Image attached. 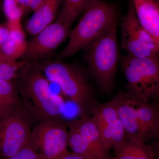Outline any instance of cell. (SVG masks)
<instances>
[{
    "label": "cell",
    "instance_id": "277c9868",
    "mask_svg": "<svg viewBox=\"0 0 159 159\" xmlns=\"http://www.w3.org/2000/svg\"><path fill=\"white\" fill-rule=\"evenodd\" d=\"M118 22L99 34L86 47V61L100 90L109 93L115 84L119 61Z\"/></svg>",
    "mask_w": 159,
    "mask_h": 159
},
{
    "label": "cell",
    "instance_id": "5bb4252c",
    "mask_svg": "<svg viewBox=\"0 0 159 159\" xmlns=\"http://www.w3.org/2000/svg\"><path fill=\"white\" fill-rule=\"evenodd\" d=\"M139 22L159 45V9L153 0H132Z\"/></svg>",
    "mask_w": 159,
    "mask_h": 159
},
{
    "label": "cell",
    "instance_id": "7402d4cb",
    "mask_svg": "<svg viewBox=\"0 0 159 159\" xmlns=\"http://www.w3.org/2000/svg\"><path fill=\"white\" fill-rule=\"evenodd\" d=\"M5 159H45L28 144L12 156Z\"/></svg>",
    "mask_w": 159,
    "mask_h": 159
},
{
    "label": "cell",
    "instance_id": "4fadbf2b",
    "mask_svg": "<svg viewBox=\"0 0 159 159\" xmlns=\"http://www.w3.org/2000/svg\"><path fill=\"white\" fill-rule=\"evenodd\" d=\"M6 26L9 35L0 48V55L11 61H17L22 57L27 48L25 34L21 21H7Z\"/></svg>",
    "mask_w": 159,
    "mask_h": 159
},
{
    "label": "cell",
    "instance_id": "d4e9b609",
    "mask_svg": "<svg viewBox=\"0 0 159 159\" xmlns=\"http://www.w3.org/2000/svg\"><path fill=\"white\" fill-rule=\"evenodd\" d=\"M9 35V31L6 25H0V43L2 45Z\"/></svg>",
    "mask_w": 159,
    "mask_h": 159
},
{
    "label": "cell",
    "instance_id": "8fae6325",
    "mask_svg": "<svg viewBox=\"0 0 159 159\" xmlns=\"http://www.w3.org/2000/svg\"><path fill=\"white\" fill-rule=\"evenodd\" d=\"M92 115L102 142L109 150L115 149L126 140L125 130L112 99L105 103H98Z\"/></svg>",
    "mask_w": 159,
    "mask_h": 159
},
{
    "label": "cell",
    "instance_id": "7a4b0ae2",
    "mask_svg": "<svg viewBox=\"0 0 159 159\" xmlns=\"http://www.w3.org/2000/svg\"><path fill=\"white\" fill-rule=\"evenodd\" d=\"M36 63L48 80L57 84L63 94L77 106L81 117L92 115L99 102L80 69L58 60Z\"/></svg>",
    "mask_w": 159,
    "mask_h": 159
},
{
    "label": "cell",
    "instance_id": "2e32d148",
    "mask_svg": "<svg viewBox=\"0 0 159 159\" xmlns=\"http://www.w3.org/2000/svg\"><path fill=\"white\" fill-rule=\"evenodd\" d=\"M132 101L144 130L146 143L159 128V111L149 102Z\"/></svg>",
    "mask_w": 159,
    "mask_h": 159
},
{
    "label": "cell",
    "instance_id": "d6986e66",
    "mask_svg": "<svg viewBox=\"0 0 159 159\" xmlns=\"http://www.w3.org/2000/svg\"><path fill=\"white\" fill-rule=\"evenodd\" d=\"M93 0H62L61 7L56 21L71 27L80 14Z\"/></svg>",
    "mask_w": 159,
    "mask_h": 159
},
{
    "label": "cell",
    "instance_id": "e0dca14e",
    "mask_svg": "<svg viewBox=\"0 0 159 159\" xmlns=\"http://www.w3.org/2000/svg\"><path fill=\"white\" fill-rule=\"evenodd\" d=\"M22 104L14 80L0 79V117L11 113Z\"/></svg>",
    "mask_w": 159,
    "mask_h": 159
},
{
    "label": "cell",
    "instance_id": "f1b7e54d",
    "mask_svg": "<svg viewBox=\"0 0 159 159\" xmlns=\"http://www.w3.org/2000/svg\"><path fill=\"white\" fill-rule=\"evenodd\" d=\"M153 1H154L157 4L159 9V0H153Z\"/></svg>",
    "mask_w": 159,
    "mask_h": 159
},
{
    "label": "cell",
    "instance_id": "44dd1931",
    "mask_svg": "<svg viewBox=\"0 0 159 159\" xmlns=\"http://www.w3.org/2000/svg\"><path fill=\"white\" fill-rule=\"evenodd\" d=\"M3 7L7 21H21L25 10L19 5L16 0H4Z\"/></svg>",
    "mask_w": 159,
    "mask_h": 159
},
{
    "label": "cell",
    "instance_id": "cb8c5ba5",
    "mask_svg": "<svg viewBox=\"0 0 159 159\" xmlns=\"http://www.w3.org/2000/svg\"><path fill=\"white\" fill-rule=\"evenodd\" d=\"M60 159H94L90 157L74 153L69 151Z\"/></svg>",
    "mask_w": 159,
    "mask_h": 159
},
{
    "label": "cell",
    "instance_id": "5b68a950",
    "mask_svg": "<svg viewBox=\"0 0 159 159\" xmlns=\"http://www.w3.org/2000/svg\"><path fill=\"white\" fill-rule=\"evenodd\" d=\"M127 95L138 102H149L159 95V61L126 55L121 58Z\"/></svg>",
    "mask_w": 159,
    "mask_h": 159
},
{
    "label": "cell",
    "instance_id": "ffe728a7",
    "mask_svg": "<svg viewBox=\"0 0 159 159\" xmlns=\"http://www.w3.org/2000/svg\"><path fill=\"white\" fill-rule=\"evenodd\" d=\"M28 63L23 60L11 61L0 55V79L14 80L20 70Z\"/></svg>",
    "mask_w": 159,
    "mask_h": 159
},
{
    "label": "cell",
    "instance_id": "30bf717a",
    "mask_svg": "<svg viewBox=\"0 0 159 159\" xmlns=\"http://www.w3.org/2000/svg\"><path fill=\"white\" fill-rule=\"evenodd\" d=\"M71 31L70 27L62 23H52L28 41L21 60L34 62L45 58L70 36Z\"/></svg>",
    "mask_w": 159,
    "mask_h": 159
},
{
    "label": "cell",
    "instance_id": "603a6c76",
    "mask_svg": "<svg viewBox=\"0 0 159 159\" xmlns=\"http://www.w3.org/2000/svg\"><path fill=\"white\" fill-rule=\"evenodd\" d=\"M148 142L155 159H159V128Z\"/></svg>",
    "mask_w": 159,
    "mask_h": 159
},
{
    "label": "cell",
    "instance_id": "83f0119b",
    "mask_svg": "<svg viewBox=\"0 0 159 159\" xmlns=\"http://www.w3.org/2000/svg\"><path fill=\"white\" fill-rule=\"evenodd\" d=\"M149 103L159 111V95L155 99L151 100Z\"/></svg>",
    "mask_w": 159,
    "mask_h": 159
},
{
    "label": "cell",
    "instance_id": "ba28073f",
    "mask_svg": "<svg viewBox=\"0 0 159 159\" xmlns=\"http://www.w3.org/2000/svg\"><path fill=\"white\" fill-rule=\"evenodd\" d=\"M68 145L71 152L94 159H113L103 144L92 117H81L67 122Z\"/></svg>",
    "mask_w": 159,
    "mask_h": 159
},
{
    "label": "cell",
    "instance_id": "484cf974",
    "mask_svg": "<svg viewBox=\"0 0 159 159\" xmlns=\"http://www.w3.org/2000/svg\"><path fill=\"white\" fill-rule=\"evenodd\" d=\"M44 1V0H32L31 4L29 6V9L34 12L39 8Z\"/></svg>",
    "mask_w": 159,
    "mask_h": 159
},
{
    "label": "cell",
    "instance_id": "7c38bea8",
    "mask_svg": "<svg viewBox=\"0 0 159 159\" xmlns=\"http://www.w3.org/2000/svg\"><path fill=\"white\" fill-rule=\"evenodd\" d=\"M112 99L116 104L118 116L125 130L126 139L145 143V134L132 99L125 92H119Z\"/></svg>",
    "mask_w": 159,
    "mask_h": 159
},
{
    "label": "cell",
    "instance_id": "f546056e",
    "mask_svg": "<svg viewBox=\"0 0 159 159\" xmlns=\"http://www.w3.org/2000/svg\"><path fill=\"white\" fill-rule=\"evenodd\" d=\"M2 44H1V43H0V48H1V47H2Z\"/></svg>",
    "mask_w": 159,
    "mask_h": 159
},
{
    "label": "cell",
    "instance_id": "6da1fadb",
    "mask_svg": "<svg viewBox=\"0 0 159 159\" xmlns=\"http://www.w3.org/2000/svg\"><path fill=\"white\" fill-rule=\"evenodd\" d=\"M22 102L31 111L35 122L61 119L66 103L52 93L50 81L35 61L28 63L14 80Z\"/></svg>",
    "mask_w": 159,
    "mask_h": 159
},
{
    "label": "cell",
    "instance_id": "4dcf8cb0",
    "mask_svg": "<svg viewBox=\"0 0 159 159\" xmlns=\"http://www.w3.org/2000/svg\"><path fill=\"white\" fill-rule=\"evenodd\" d=\"M128 1H130L131 2H132V0H128Z\"/></svg>",
    "mask_w": 159,
    "mask_h": 159
},
{
    "label": "cell",
    "instance_id": "4316f807",
    "mask_svg": "<svg viewBox=\"0 0 159 159\" xmlns=\"http://www.w3.org/2000/svg\"><path fill=\"white\" fill-rule=\"evenodd\" d=\"M19 5L26 10L29 9L32 0H16Z\"/></svg>",
    "mask_w": 159,
    "mask_h": 159
},
{
    "label": "cell",
    "instance_id": "9a60e30c",
    "mask_svg": "<svg viewBox=\"0 0 159 159\" xmlns=\"http://www.w3.org/2000/svg\"><path fill=\"white\" fill-rule=\"evenodd\" d=\"M62 0H44L26 24L29 35L34 36L53 23L57 16Z\"/></svg>",
    "mask_w": 159,
    "mask_h": 159
},
{
    "label": "cell",
    "instance_id": "52a82bcc",
    "mask_svg": "<svg viewBox=\"0 0 159 159\" xmlns=\"http://www.w3.org/2000/svg\"><path fill=\"white\" fill-rule=\"evenodd\" d=\"M68 128L62 119H50L35 122L29 145L45 159H60L69 151Z\"/></svg>",
    "mask_w": 159,
    "mask_h": 159
},
{
    "label": "cell",
    "instance_id": "ac0fdd59",
    "mask_svg": "<svg viewBox=\"0 0 159 159\" xmlns=\"http://www.w3.org/2000/svg\"><path fill=\"white\" fill-rule=\"evenodd\" d=\"M114 159H155L146 143L126 139L115 148Z\"/></svg>",
    "mask_w": 159,
    "mask_h": 159
},
{
    "label": "cell",
    "instance_id": "3957f363",
    "mask_svg": "<svg viewBox=\"0 0 159 159\" xmlns=\"http://www.w3.org/2000/svg\"><path fill=\"white\" fill-rule=\"evenodd\" d=\"M117 22L118 12L116 6L103 0H93L71 31L68 43L58 54L57 59L72 57Z\"/></svg>",
    "mask_w": 159,
    "mask_h": 159
},
{
    "label": "cell",
    "instance_id": "8992f818",
    "mask_svg": "<svg viewBox=\"0 0 159 159\" xmlns=\"http://www.w3.org/2000/svg\"><path fill=\"white\" fill-rule=\"evenodd\" d=\"M35 123L31 111L23 103L13 112L0 117V159L12 156L29 144Z\"/></svg>",
    "mask_w": 159,
    "mask_h": 159
},
{
    "label": "cell",
    "instance_id": "9c48e42d",
    "mask_svg": "<svg viewBox=\"0 0 159 159\" xmlns=\"http://www.w3.org/2000/svg\"><path fill=\"white\" fill-rule=\"evenodd\" d=\"M120 26L121 48L127 55L159 61V45L140 25L132 2Z\"/></svg>",
    "mask_w": 159,
    "mask_h": 159
}]
</instances>
